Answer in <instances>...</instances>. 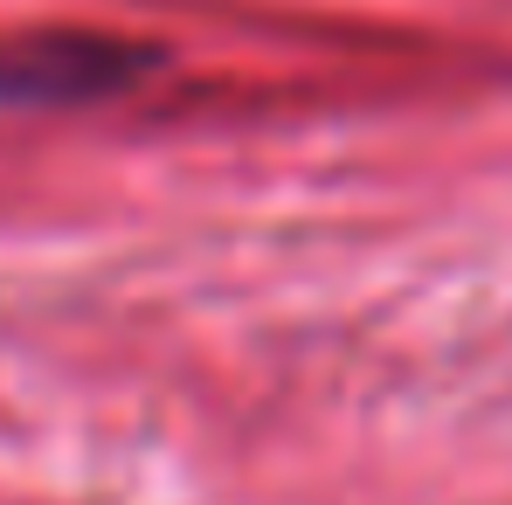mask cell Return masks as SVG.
I'll list each match as a JSON object with an SVG mask.
<instances>
[{
    "mask_svg": "<svg viewBox=\"0 0 512 505\" xmlns=\"http://www.w3.org/2000/svg\"><path fill=\"white\" fill-rule=\"evenodd\" d=\"M160 70L167 49L146 35H104V28L0 35V111H84L153 84Z\"/></svg>",
    "mask_w": 512,
    "mask_h": 505,
    "instance_id": "1",
    "label": "cell"
}]
</instances>
